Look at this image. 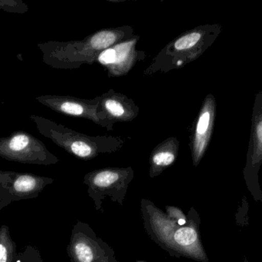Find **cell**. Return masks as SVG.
<instances>
[{"instance_id":"cell-1","label":"cell","mask_w":262,"mask_h":262,"mask_svg":"<svg viewBox=\"0 0 262 262\" xmlns=\"http://www.w3.org/2000/svg\"><path fill=\"white\" fill-rule=\"evenodd\" d=\"M140 209L146 233L171 256L208 261L200 238V216L194 208L187 215L176 206H166L164 212L149 200L142 199Z\"/></svg>"},{"instance_id":"cell-2","label":"cell","mask_w":262,"mask_h":262,"mask_svg":"<svg viewBox=\"0 0 262 262\" xmlns=\"http://www.w3.org/2000/svg\"><path fill=\"white\" fill-rule=\"evenodd\" d=\"M67 252L72 262H119L113 249L81 221L72 229Z\"/></svg>"},{"instance_id":"cell-3","label":"cell","mask_w":262,"mask_h":262,"mask_svg":"<svg viewBox=\"0 0 262 262\" xmlns=\"http://www.w3.org/2000/svg\"><path fill=\"white\" fill-rule=\"evenodd\" d=\"M53 179L31 173L0 170V211L12 201L37 198Z\"/></svg>"},{"instance_id":"cell-4","label":"cell","mask_w":262,"mask_h":262,"mask_svg":"<svg viewBox=\"0 0 262 262\" xmlns=\"http://www.w3.org/2000/svg\"><path fill=\"white\" fill-rule=\"evenodd\" d=\"M131 178L128 172L117 170L99 171L88 176L84 184L88 186V193L95 209L101 210L106 198L123 206Z\"/></svg>"},{"instance_id":"cell-5","label":"cell","mask_w":262,"mask_h":262,"mask_svg":"<svg viewBox=\"0 0 262 262\" xmlns=\"http://www.w3.org/2000/svg\"><path fill=\"white\" fill-rule=\"evenodd\" d=\"M0 157L26 164L51 163L42 145L26 132H16L7 138H0Z\"/></svg>"},{"instance_id":"cell-6","label":"cell","mask_w":262,"mask_h":262,"mask_svg":"<svg viewBox=\"0 0 262 262\" xmlns=\"http://www.w3.org/2000/svg\"><path fill=\"white\" fill-rule=\"evenodd\" d=\"M253 136L255 143L252 149L251 162L247 166V168L249 166L250 169V183L252 182V176H256L258 174V168L262 163V115L257 117L256 122L254 124Z\"/></svg>"},{"instance_id":"cell-7","label":"cell","mask_w":262,"mask_h":262,"mask_svg":"<svg viewBox=\"0 0 262 262\" xmlns=\"http://www.w3.org/2000/svg\"><path fill=\"white\" fill-rule=\"evenodd\" d=\"M16 244L11 237L9 227L3 225L0 227V262H15Z\"/></svg>"},{"instance_id":"cell-8","label":"cell","mask_w":262,"mask_h":262,"mask_svg":"<svg viewBox=\"0 0 262 262\" xmlns=\"http://www.w3.org/2000/svg\"><path fill=\"white\" fill-rule=\"evenodd\" d=\"M212 113L210 109H205L202 112L200 115V119L198 121L196 127V134L200 137V141L203 144V149H205V143H206V138L208 135V131L211 126L212 123Z\"/></svg>"},{"instance_id":"cell-9","label":"cell","mask_w":262,"mask_h":262,"mask_svg":"<svg viewBox=\"0 0 262 262\" xmlns=\"http://www.w3.org/2000/svg\"><path fill=\"white\" fill-rule=\"evenodd\" d=\"M116 40V35L114 32L104 31L98 32L92 37L91 44L96 49H103L113 44Z\"/></svg>"},{"instance_id":"cell-10","label":"cell","mask_w":262,"mask_h":262,"mask_svg":"<svg viewBox=\"0 0 262 262\" xmlns=\"http://www.w3.org/2000/svg\"><path fill=\"white\" fill-rule=\"evenodd\" d=\"M201 38V34L199 32H192L188 34L182 38H179L175 43V48L177 50H184L193 47Z\"/></svg>"},{"instance_id":"cell-11","label":"cell","mask_w":262,"mask_h":262,"mask_svg":"<svg viewBox=\"0 0 262 262\" xmlns=\"http://www.w3.org/2000/svg\"><path fill=\"white\" fill-rule=\"evenodd\" d=\"M175 155L172 152H162L156 154L152 157V163L155 168H163L170 166L174 163Z\"/></svg>"},{"instance_id":"cell-12","label":"cell","mask_w":262,"mask_h":262,"mask_svg":"<svg viewBox=\"0 0 262 262\" xmlns=\"http://www.w3.org/2000/svg\"><path fill=\"white\" fill-rule=\"evenodd\" d=\"M18 255L21 262H43L38 249L32 246H26Z\"/></svg>"},{"instance_id":"cell-13","label":"cell","mask_w":262,"mask_h":262,"mask_svg":"<svg viewBox=\"0 0 262 262\" xmlns=\"http://www.w3.org/2000/svg\"><path fill=\"white\" fill-rule=\"evenodd\" d=\"M71 150L75 155L81 158L90 156L92 152V148L89 145L80 141L74 142L71 145Z\"/></svg>"},{"instance_id":"cell-14","label":"cell","mask_w":262,"mask_h":262,"mask_svg":"<svg viewBox=\"0 0 262 262\" xmlns=\"http://www.w3.org/2000/svg\"><path fill=\"white\" fill-rule=\"evenodd\" d=\"M60 109L64 113L73 115H80L84 112V109L81 105L71 102L61 103L60 105Z\"/></svg>"},{"instance_id":"cell-15","label":"cell","mask_w":262,"mask_h":262,"mask_svg":"<svg viewBox=\"0 0 262 262\" xmlns=\"http://www.w3.org/2000/svg\"><path fill=\"white\" fill-rule=\"evenodd\" d=\"M105 107L108 112L115 116L120 117L124 115V107L121 106V103H118L115 100H107L105 103Z\"/></svg>"},{"instance_id":"cell-16","label":"cell","mask_w":262,"mask_h":262,"mask_svg":"<svg viewBox=\"0 0 262 262\" xmlns=\"http://www.w3.org/2000/svg\"><path fill=\"white\" fill-rule=\"evenodd\" d=\"M100 62L103 64H110L116 60V52L114 49L104 51L99 57Z\"/></svg>"},{"instance_id":"cell-17","label":"cell","mask_w":262,"mask_h":262,"mask_svg":"<svg viewBox=\"0 0 262 262\" xmlns=\"http://www.w3.org/2000/svg\"><path fill=\"white\" fill-rule=\"evenodd\" d=\"M15 262H21V259H20L19 256H18V254H17L16 257H15Z\"/></svg>"},{"instance_id":"cell-18","label":"cell","mask_w":262,"mask_h":262,"mask_svg":"<svg viewBox=\"0 0 262 262\" xmlns=\"http://www.w3.org/2000/svg\"><path fill=\"white\" fill-rule=\"evenodd\" d=\"M137 262H145V261H137Z\"/></svg>"}]
</instances>
